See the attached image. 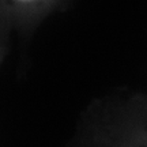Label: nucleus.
I'll return each instance as SVG.
<instances>
[{
    "mask_svg": "<svg viewBox=\"0 0 147 147\" xmlns=\"http://www.w3.org/2000/svg\"><path fill=\"white\" fill-rule=\"evenodd\" d=\"M22 1H32V0H22Z\"/></svg>",
    "mask_w": 147,
    "mask_h": 147,
    "instance_id": "f257e3e1",
    "label": "nucleus"
}]
</instances>
